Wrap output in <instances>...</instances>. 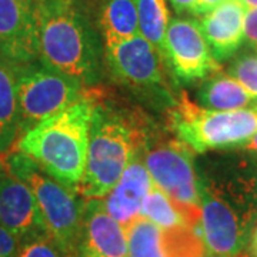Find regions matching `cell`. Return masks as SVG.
<instances>
[{
	"label": "cell",
	"instance_id": "6da1fadb",
	"mask_svg": "<svg viewBox=\"0 0 257 257\" xmlns=\"http://www.w3.org/2000/svg\"><path fill=\"white\" fill-rule=\"evenodd\" d=\"M39 60L86 86L103 74L104 47L80 0H37Z\"/></svg>",
	"mask_w": 257,
	"mask_h": 257
},
{
	"label": "cell",
	"instance_id": "7a4b0ae2",
	"mask_svg": "<svg viewBox=\"0 0 257 257\" xmlns=\"http://www.w3.org/2000/svg\"><path fill=\"white\" fill-rule=\"evenodd\" d=\"M86 167L77 187L84 199H103L119 182L132 160L143 152L149 133L135 113L107 106L92 97Z\"/></svg>",
	"mask_w": 257,
	"mask_h": 257
},
{
	"label": "cell",
	"instance_id": "3957f363",
	"mask_svg": "<svg viewBox=\"0 0 257 257\" xmlns=\"http://www.w3.org/2000/svg\"><path fill=\"white\" fill-rule=\"evenodd\" d=\"M92 113V96L86 94L26 132L16 149L32 157L57 182L77 193L86 167Z\"/></svg>",
	"mask_w": 257,
	"mask_h": 257
},
{
	"label": "cell",
	"instance_id": "277c9868",
	"mask_svg": "<svg viewBox=\"0 0 257 257\" xmlns=\"http://www.w3.org/2000/svg\"><path fill=\"white\" fill-rule=\"evenodd\" d=\"M3 163L33 193L47 237L69 256L77 257L84 199L53 179L19 149L10 152Z\"/></svg>",
	"mask_w": 257,
	"mask_h": 257
},
{
	"label": "cell",
	"instance_id": "5b68a950",
	"mask_svg": "<svg viewBox=\"0 0 257 257\" xmlns=\"http://www.w3.org/2000/svg\"><path fill=\"white\" fill-rule=\"evenodd\" d=\"M199 233L210 257H239L247 243L254 216L253 193L199 175Z\"/></svg>",
	"mask_w": 257,
	"mask_h": 257
},
{
	"label": "cell",
	"instance_id": "8992f818",
	"mask_svg": "<svg viewBox=\"0 0 257 257\" xmlns=\"http://www.w3.org/2000/svg\"><path fill=\"white\" fill-rule=\"evenodd\" d=\"M170 127L196 153L239 149L257 135V104L237 110H209L183 94L170 110Z\"/></svg>",
	"mask_w": 257,
	"mask_h": 257
},
{
	"label": "cell",
	"instance_id": "52a82bcc",
	"mask_svg": "<svg viewBox=\"0 0 257 257\" xmlns=\"http://www.w3.org/2000/svg\"><path fill=\"white\" fill-rule=\"evenodd\" d=\"M143 162L155 186L173 202L189 227L199 230L202 207L192 149L179 139L149 136Z\"/></svg>",
	"mask_w": 257,
	"mask_h": 257
},
{
	"label": "cell",
	"instance_id": "ba28073f",
	"mask_svg": "<svg viewBox=\"0 0 257 257\" xmlns=\"http://www.w3.org/2000/svg\"><path fill=\"white\" fill-rule=\"evenodd\" d=\"M15 67L22 136L86 96L82 83L40 60Z\"/></svg>",
	"mask_w": 257,
	"mask_h": 257
},
{
	"label": "cell",
	"instance_id": "9c48e42d",
	"mask_svg": "<svg viewBox=\"0 0 257 257\" xmlns=\"http://www.w3.org/2000/svg\"><path fill=\"white\" fill-rule=\"evenodd\" d=\"M104 59L120 83L136 90H149L165 99L169 97L163 72L165 59L140 33L104 46Z\"/></svg>",
	"mask_w": 257,
	"mask_h": 257
},
{
	"label": "cell",
	"instance_id": "30bf717a",
	"mask_svg": "<svg viewBox=\"0 0 257 257\" xmlns=\"http://www.w3.org/2000/svg\"><path fill=\"white\" fill-rule=\"evenodd\" d=\"M165 53L166 63L176 79L184 84L204 80L220 72V63L211 55L200 23L194 19L170 20L166 32Z\"/></svg>",
	"mask_w": 257,
	"mask_h": 257
},
{
	"label": "cell",
	"instance_id": "8fae6325",
	"mask_svg": "<svg viewBox=\"0 0 257 257\" xmlns=\"http://www.w3.org/2000/svg\"><path fill=\"white\" fill-rule=\"evenodd\" d=\"M0 57L13 66L39 60L37 0H0Z\"/></svg>",
	"mask_w": 257,
	"mask_h": 257
},
{
	"label": "cell",
	"instance_id": "7c38bea8",
	"mask_svg": "<svg viewBox=\"0 0 257 257\" xmlns=\"http://www.w3.org/2000/svg\"><path fill=\"white\" fill-rule=\"evenodd\" d=\"M130 257H206L200 233L192 227L163 229L145 217L126 227Z\"/></svg>",
	"mask_w": 257,
	"mask_h": 257
},
{
	"label": "cell",
	"instance_id": "4fadbf2b",
	"mask_svg": "<svg viewBox=\"0 0 257 257\" xmlns=\"http://www.w3.org/2000/svg\"><path fill=\"white\" fill-rule=\"evenodd\" d=\"M0 224L22 243L47 236L32 190L0 159Z\"/></svg>",
	"mask_w": 257,
	"mask_h": 257
},
{
	"label": "cell",
	"instance_id": "5bb4252c",
	"mask_svg": "<svg viewBox=\"0 0 257 257\" xmlns=\"http://www.w3.org/2000/svg\"><path fill=\"white\" fill-rule=\"evenodd\" d=\"M77 257H128L126 229L106 211L103 199L84 200Z\"/></svg>",
	"mask_w": 257,
	"mask_h": 257
},
{
	"label": "cell",
	"instance_id": "9a60e30c",
	"mask_svg": "<svg viewBox=\"0 0 257 257\" xmlns=\"http://www.w3.org/2000/svg\"><path fill=\"white\" fill-rule=\"evenodd\" d=\"M155 186L143 162V152L132 160L119 182L103 197L106 211L124 229L140 217V209Z\"/></svg>",
	"mask_w": 257,
	"mask_h": 257
},
{
	"label": "cell",
	"instance_id": "2e32d148",
	"mask_svg": "<svg viewBox=\"0 0 257 257\" xmlns=\"http://www.w3.org/2000/svg\"><path fill=\"white\" fill-rule=\"evenodd\" d=\"M244 15L246 8L240 0H223L202 16L199 23L203 36L217 62L230 59L243 45Z\"/></svg>",
	"mask_w": 257,
	"mask_h": 257
},
{
	"label": "cell",
	"instance_id": "e0dca14e",
	"mask_svg": "<svg viewBox=\"0 0 257 257\" xmlns=\"http://www.w3.org/2000/svg\"><path fill=\"white\" fill-rule=\"evenodd\" d=\"M22 138L16 67L0 57V159L13 152Z\"/></svg>",
	"mask_w": 257,
	"mask_h": 257
},
{
	"label": "cell",
	"instance_id": "ac0fdd59",
	"mask_svg": "<svg viewBox=\"0 0 257 257\" xmlns=\"http://www.w3.org/2000/svg\"><path fill=\"white\" fill-rule=\"evenodd\" d=\"M200 106L209 110H237L257 104V99L231 76L216 72L200 86L197 92Z\"/></svg>",
	"mask_w": 257,
	"mask_h": 257
},
{
	"label": "cell",
	"instance_id": "d6986e66",
	"mask_svg": "<svg viewBox=\"0 0 257 257\" xmlns=\"http://www.w3.org/2000/svg\"><path fill=\"white\" fill-rule=\"evenodd\" d=\"M104 46L139 35V18L135 0H104L100 13Z\"/></svg>",
	"mask_w": 257,
	"mask_h": 257
},
{
	"label": "cell",
	"instance_id": "ffe728a7",
	"mask_svg": "<svg viewBox=\"0 0 257 257\" xmlns=\"http://www.w3.org/2000/svg\"><path fill=\"white\" fill-rule=\"evenodd\" d=\"M139 18L140 35L156 47L165 59L166 32L170 23V13L166 0H135Z\"/></svg>",
	"mask_w": 257,
	"mask_h": 257
},
{
	"label": "cell",
	"instance_id": "44dd1931",
	"mask_svg": "<svg viewBox=\"0 0 257 257\" xmlns=\"http://www.w3.org/2000/svg\"><path fill=\"white\" fill-rule=\"evenodd\" d=\"M140 217H145L163 229L189 227L183 214L157 186H153L146 196L140 209Z\"/></svg>",
	"mask_w": 257,
	"mask_h": 257
},
{
	"label": "cell",
	"instance_id": "7402d4cb",
	"mask_svg": "<svg viewBox=\"0 0 257 257\" xmlns=\"http://www.w3.org/2000/svg\"><path fill=\"white\" fill-rule=\"evenodd\" d=\"M227 74L257 99V53H243L229 66Z\"/></svg>",
	"mask_w": 257,
	"mask_h": 257
},
{
	"label": "cell",
	"instance_id": "603a6c76",
	"mask_svg": "<svg viewBox=\"0 0 257 257\" xmlns=\"http://www.w3.org/2000/svg\"><path fill=\"white\" fill-rule=\"evenodd\" d=\"M16 257H72L47 236L29 240L22 244Z\"/></svg>",
	"mask_w": 257,
	"mask_h": 257
},
{
	"label": "cell",
	"instance_id": "cb8c5ba5",
	"mask_svg": "<svg viewBox=\"0 0 257 257\" xmlns=\"http://www.w3.org/2000/svg\"><path fill=\"white\" fill-rule=\"evenodd\" d=\"M22 244L12 231L0 224V257H16Z\"/></svg>",
	"mask_w": 257,
	"mask_h": 257
},
{
	"label": "cell",
	"instance_id": "d4e9b609",
	"mask_svg": "<svg viewBox=\"0 0 257 257\" xmlns=\"http://www.w3.org/2000/svg\"><path fill=\"white\" fill-rule=\"evenodd\" d=\"M243 33H244V42L248 46L257 50V9L246 10L244 22H243Z\"/></svg>",
	"mask_w": 257,
	"mask_h": 257
},
{
	"label": "cell",
	"instance_id": "484cf974",
	"mask_svg": "<svg viewBox=\"0 0 257 257\" xmlns=\"http://www.w3.org/2000/svg\"><path fill=\"white\" fill-rule=\"evenodd\" d=\"M223 0H197L196 6H194V12L193 15L196 16H203L206 13H209L210 10H213L217 5H220Z\"/></svg>",
	"mask_w": 257,
	"mask_h": 257
},
{
	"label": "cell",
	"instance_id": "4316f807",
	"mask_svg": "<svg viewBox=\"0 0 257 257\" xmlns=\"http://www.w3.org/2000/svg\"><path fill=\"white\" fill-rule=\"evenodd\" d=\"M197 0H170L172 8L176 10V13L182 15V13H193L194 6H196Z\"/></svg>",
	"mask_w": 257,
	"mask_h": 257
},
{
	"label": "cell",
	"instance_id": "83f0119b",
	"mask_svg": "<svg viewBox=\"0 0 257 257\" xmlns=\"http://www.w3.org/2000/svg\"><path fill=\"white\" fill-rule=\"evenodd\" d=\"M239 150H243V152H247V153L257 155V135H254V136L250 139L248 142H246L244 145H241V146L239 147Z\"/></svg>",
	"mask_w": 257,
	"mask_h": 257
},
{
	"label": "cell",
	"instance_id": "f1b7e54d",
	"mask_svg": "<svg viewBox=\"0 0 257 257\" xmlns=\"http://www.w3.org/2000/svg\"><path fill=\"white\" fill-rule=\"evenodd\" d=\"M251 253H253V256L257 257V227L251 236Z\"/></svg>",
	"mask_w": 257,
	"mask_h": 257
},
{
	"label": "cell",
	"instance_id": "f546056e",
	"mask_svg": "<svg viewBox=\"0 0 257 257\" xmlns=\"http://www.w3.org/2000/svg\"><path fill=\"white\" fill-rule=\"evenodd\" d=\"M240 2L246 8V10L257 9V0H240Z\"/></svg>",
	"mask_w": 257,
	"mask_h": 257
},
{
	"label": "cell",
	"instance_id": "4dcf8cb0",
	"mask_svg": "<svg viewBox=\"0 0 257 257\" xmlns=\"http://www.w3.org/2000/svg\"><path fill=\"white\" fill-rule=\"evenodd\" d=\"M256 52H257V50H256Z\"/></svg>",
	"mask_w": 257,
	"mask_h": 257
}]
</instances>
